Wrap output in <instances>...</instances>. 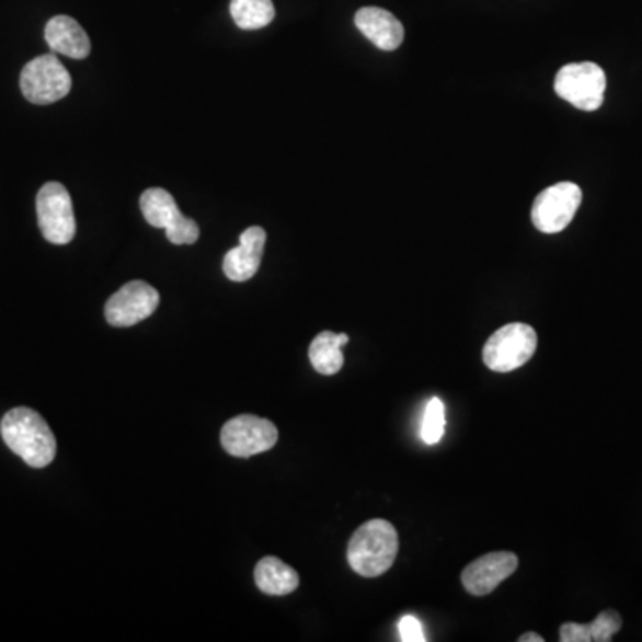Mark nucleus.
I'll return each instance as SVG.
<instances>
[{"instance_id":"nucleus-1","label":"nucleus","mask_w":642,"mask_h":642,"mask_svg":"<svg viewBox=\"0 0 642 642\" xmlns=\"http://www.w3.org/2000/svg\"><path fill=\"white\" fill-rule=\"evenodd\" d=\"M0 434L5 446L31 468H45L56 459V436L33 409H11L0 422Z\"/></svg>"},{"instance_id":"nucleus-2","label":"nucleus","mask_w":642,"mask_h":642,"mask_svg":"<svg viewBox=\"0 0 642 642\" xmlns=\"http://www.w3.org/2000/svg\"><path fill=\"white\" fill-rule=\"evenodd\" d=\"M397 528L386 519H369L348 542V564L357 575L377 578L391 570L398 555Z\"/></svg>"},{"instance_id":"nucleus-3","label":"nucleus","mask_w":642,"mask_h":642,"mask_svg":"<svg viewBox=\"0 0 642 642\" xmlns=\"http://www.w3.org/2000/svg\"><path fill=\"white\" fill-rule=\"evenodd\" d=\"M537 332L527 323H508L494 332L482 351L485 366L496 374H508L532 359Z\"/></svg>"},{"instance_id":"nucleus-4","label":"nucleus","mask_w":642,"mask_h":642,"mask_svg":"<svg viewBox=\"0 0 642 642\" xmlns=\"http://www.w3.org/2000/svg\"><path fill=\"white\" fill-rule=\"evenodd\" d=\"M20 90L36 106L61 101L72 90V77L54 54H44L25 65L20 73Z\"/></svg>"},{"instance_id":"nucleus-5","label":"nucleus","mask_w":642,"mask_h":642,"mask_svg":"<svg viewBox=\"0 0 642 642\" xmlns=\"http://www.w3.org/2000/svg\"><path fill=\"white\" fill-rule=\"evenodd\" d=\"M145 220L156 229L167 230V238L173 245H193L200 238L197 223L179 211L172 193L163 187H150L139 198Z\"/></svg>"},{"instance_id":"nucleus-6","label":"nucleus","mask_w":642,"mask_h":642,"mask_svg":"<svg viewBox=\"0 0 642 642\" xmlns=\"http://www.w3.org/2000/svg\"><path fill=\"white\" fill-rule=\"evenodd\" d=\"M607 77L596 62H571L555 76L557 95L582 111H596L604 104Z\"/></svg>"},{"instance_id":"nucleus-7","label":"nucleus","mask_w":642,"mask_h":642,"mask_svg":"<svg viewBox=\"0 0 642 642\" xmlns=\"http://www.w3.org/2000/svg\"><path fill=\"white\" fill-rule=\"evenodd\" d=\"M38 226L45 240L53 245H68L76 238L72 197L61 183H47L36 197Z\"/></svg>"},{"instance_id":"nucleus-8","label":"nucleus","mask_w":642,"mask_h":642,"mask_svg":"<svg viewBox=\"0 0 642 642\" xmlns=\"http://www.w3.org/2000/svg\"><path fill=\"white\" fill-rule=\"evenodd\" d=\"M220 437L227 454L247 459L272 450L277 445L278 431L270 420L241 414L223 425Z\"/></svg>"},{"instance_id":"nucleus-9","label":"nucleus","mask_w":642,"mask_h":642,"mask_svg":"<svg viewBox=\"0 0 642 642\" xmlns=\"http://www.w3.org/2000/svg\"><path fill=\"white\" fill-rule=\"evenodd\" d=\"M581 204L582 190L575 183L553 184L534 200V226L544 234L562 232L575 218Z\"/></svg>"},{"instance_id":"nucleus-10","label":"nucleus","mask_w":642,"mask_h":642,"mask_svg":"<svg viewBox=\"0 0 642 642\" xmlns=\"http://www.w3.org/2000/svg\"><path fill=\"white\" fill-rule=\"evenodd\" d=\"M158 306V289L144 280H130L107 300L104 314L110 325L133 326L152 317Z\"/></svg>"},{"instance_id":"nucleus-11","label":"nucleus","mask_w":642,"mask_h":642,"mask_svg":"<svg viewBox=\"0 0 642 642\" xmlns=\"http://www.w3.org/2000/svg\"><path fill=\"white\" fill-rule=\"evenodd\" d=\"M513 551H493L471 562L462 571V585L473 596H488L518 570Z\"/></svg>"},{"instance_id":"nucleus-12","label":"nucleus","mask_w":642,"mask_h":642,"mask_svg":"<svg viewBox=\"0 0 642 642\" xmlns=\"http://www.w3.org/2000/svg\"><path fill=\"white\" fill-rule=\"evenodd\" d=\"M266 232L263 227H249L240 236V245L223 257V274L234 283H245L257 274L263 260Z\"/></svg>"},{"instance_id":"nucleus-13","label":"nucleus","mask_w":642,"mask_h":642,"mask_svg":"<svg viewBox=\"0 0 642 642\" xmlns=\"http://www.w3.org/2000/svg\"><path fill=\"white\" fill-rule=\"evenodd\" d=\"M355 25L380 50H397L402 45L403 25L393 13L382 8H363L355 13Z\"/></svg>"},{"instance_id":"nucleus-14","label":"nucleus","mask_w":642,"mask_h":642,"mask_svg":"<svg viewBox=\"0 0 642 642\" xmlns=\"http://www.w3.org/2000/svg\"><path fill=\"white\" fill-rule=\"evenodd\" d=\"M45 42L54 53L72 59H87L92 53V42L87 31L72 16L58 15L45 25Z\"/></svg>"},{"instance_id":"nucleus-15","label":"nucleus","mask_w":642,"mask_h":642,"mask_svg":"<svg viewBox=\"0 0 642 642\" xmlns=\"http://www.w3.org/2000/svg\"><path fill=\"white\" fill-rule=\"evenodd\" d=\"M254 578L264 595L270 596L291 595L300 585V576L297 571L277 557L261 559L255 566Z\"/></svg>"},{"instance_id":"nucleus-16","label":"nucleus","mask_w":642,"mask_h":642,"mask_svg":"<svg viewBox=\"0 0 642 642\" xmlns=\"http://www.w3.org/2000/svg\"><path fill=\"white\" fill-rule=\"evenodd\" d=\"M348 341L351 337L346 334H334L331 331L320 332L309 346V360H311L312 368L326 377L340 374L341 368L345 365L343 346Z\"/></svg>"},{"instance_id":"nucleus-17","label":"nucleus","mask_w":642,"mask_h":642,"mask_svg":"<svg viewBox=\"0 0 642 642\" xmlns=\"http://www.w3.org/2000/svg\"><path fill=\"white\" fill-rule=\"evenodd\" d=\"M230 15L243 31L263 30L275 19L272 0H230Z\"/></svg>"},{"instance_id":"nucleus-18","label":"nucleus","mask_w":642,"mask_h":642,"mask_svg":"<svg viewBox=\"0 0 642 642\" xmlns=\"http://www.w3.org/2000/svg\"><path fill=\"white\" fill-rule=\"evenodd\" d=\"M445 434V405L439 398H432L425 409L422 423V439L427 445H437Z\"/></svg>"},{"instance_id":"nucleus-19","label":"nucleus","mask_w":642,"mask_h":642,"mask_svg":"<svg viewBox=\"0 0 642 642\" xmlns=\"http://www.w3.org/2000/svg\"><path fill=\"white\" fill-rule=\"evenodd\" d=\"M623 627V619L616 610H605L591 621V638L595 642L612 641L614 635Z\"/></svg>"},{"instance_id":"nucleus-20","label":"nucleus","mask_w":642,"mask_h":642,"mask_svg":"<svg viewBox=\"0 0 642 642\" xmlns=\"http://www.w3.org/2000/svg\"><path fill=\"white\" fill-rule=\"evenodd\" d=\"M398 632H400V641L402 642H425V633H423L422 623L417 621L414 616H405L398 624Z\"/></svg>"},{"instance_id":"nucleus-21","label":"nucleus","mask_w":642,"mask_h":642,"mask_svg":"<svg viewBox=\"0 0 642 642\" xmlns=\"http://www.w3.org/2000/svg\"><path fill=\"white\" fill-rule=\"evenodd\" d=\"M561 642H591L589 623H566L561 627Z\"/></svg>"},{"instance_id":"nucleus-22","label":"nucleus","mask_w":642,"mask_h":642,"mask_svg":"<svg viewBox=\"0 0 642 642\" xmlns=\"http://www.w3.org/2000/svg\"><path fill=\"white\" fill-rule=\"evenodd\" d=\"M519 642H544V638L539 635L536 632H527L523 633L521 638L518 639Z\"/></svg>"}]
</instances>
